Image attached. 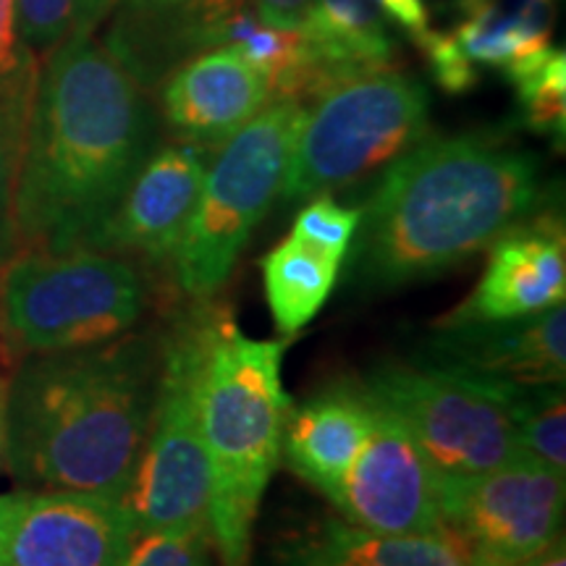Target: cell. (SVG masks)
<instances>
[{
  "mask_svg": "<svg viewBox=\"0 0 566 566\" xmlns=\"http://www.w3.org/2000/svg\"><path fill=\"white\" fill-rule=\"evenodd\" d=\"M212 541L205 525L137 533L122 566H212Z\"/></svg>",
  "mask_w": 566,
  "mask_h": 566,
  "instance_id": "484cf974",
  "label": "cell"
},
{
  "mask_svg": "<svg viewBox=\"0 0 566 566\" xmlns=\"http://www.w3.org/2000/svg\"><path fill=\"white\" fill-rule=\"evenodd\" d=\"M216 304L197 300L166 331L155 407L124 504L137 533L208 527V462L200 430V373Z\"/></svg>",
  "mask_w": 566,
  "mask_h": 566,
  "instance_id": "ba28073f",
  "label": "cell"
},
{
  "mask_svg": "<svg viewBox=\"0 0 566 566\" xmlns=\"http://www.w3.org/2000/svg\"><path fill=\"white\" fill-rule=\"evenodd\" d=\"M118 0H74V19H71L69 34L74 38H92V32L108 19Z\"/></svg>",
  "mask_w": 566,
  "mask_h": 566,
  "instance_id": "4dcf8cb0",
  "label": "cell"
},
{
  "mask_svg": "<svg viewBox=\"0 0 566 566\" xmlns=\"http://www.w3.org/2000/svg\"><path fill=\"white\" fill-rule=\"evenodd\" d=\"M363 391L407 424L441 475H478L522 454L504 405L464 375L388 363L367 375Z\"/></svg>",
  "mask_w": 566,
  "mask_h": 566,
  "instance_id": "9c48e42d",
  "label": "cell"
},
{
  "mask_svg": "<svg viewBox=\"0 0 566 566\" xmlns=\"http://www.w3.org/2000/svg\"><path fill=\"white\" fill-rule=\"evenodd\" d=\"M304 105L271 101L218 150L195 216L171 258L176 286L210 300L229 281L247 239L281 197Z\"/></svg>",
  "mask_w": 566,
  "mask_h": 566,
  "instance_id": "52a82bcc",
  "label": "cell"
},
{
  "mask_svg": "<svg viewBox=\"0 0 566 566\" xmlns=\"http://www.w3.org/2000/svg\"><path fill=\"white\" fill-rule=\"evenodd\" d=\"M415 45L422 51L424 61H428L430 76H433L443 92L464 95V92H470L478 84L480 71L464 59V53L459 51L451 32L428 30L415 40Z\"/></svg>",
  "mask_w": 566,
  "mask_h": 566,
  "instance_id": "83f0119b",
  "label": "cell"
},
{
  "mask_svg": "<svg viewBox=\"0 0 566 566\" xmlns=\"http://www.w3.org/2000/svg\"><path fill=\"white\" fill-rule=\"evenodd\" d=\"M208 166L210 153L187 142L174 139L155 147L95 250L137 258L145 268L171 265L195 216Z\"/></svg>",
  "mask_w": 566,
  "mask_h": 566,
  "instance_id": "4fadbf2b",
  "label": "cell"
},
{
  "mask_svg": "<svg viewBox=\"0 0 566 566\" xmlns=\"http://www.w3.org/2000/svg\"><path fill=\"white\" fill-rule=\"evenodd\" d=\"M441 533L467 566H516L562 537V472L520 454L478 475L438 478Z\"/></svg>",
  "mask_w": 566,
  "mask_h": 566,
  "instance_id": "30bf717a",
  "label": "cell"
},
{
  "mask_svg": "<svg viewBox=\"0 0 566 566\" xmlns=\"http://www.w3.org/2000/svg\"><path fill=\"white\" fill-rule=\"evenodd\" d=\"M438 478L407 424L373 401L370 433L334 506L370 533L443 535Z\"/></svg>",
  "mask_w": 566,
  "mask_h": 566,
  "instance_id": "7c38bea8",
  "label": "cell"
},
{
  "mask_svg": "<svg viewBox=\"0 0 566 566\" xmlns=\"http://www.w3.org/2000/svg\"><path fill=\"white\" fill-rule=\"evenodd\" d=\"M139 260L103 250H19L0 268V334L21 357L129 334L150 307Z\"/></svg>",
  "mask_w": 566,
  "mask_h": 566,
  "instance_id": "5b68a950",
  "label": "cell"
},
{
  "mask_svg": "<svg viewBox=\"0 0 566 566\" xmlns=\"http://www.w3.org/2000/svg\"><path fill=\"white\" fill-rule=\"evenodd\" d=\"M292 338L263 342L216 307L200 373V430L208 462V533L223 566H247L260 501L281 462L292 399L283 354Z\"/></svg>",
  "mask_w": 566,
  "mask_h": 566,
  "instance_id": "277c9868",
  "label": "cell"
},
{
  "mask_svg": "<svg viewBox=\"0 0 566 566\" xmlns=\"http://www.w3.org/2000/svg\"><path fill=\"white\" fill-rule=\"evenodd\" d=\"M564 296V218L556 212H533L488 247V265L478 286L438 325L514 321L562 304Z\"/></svg>",
  "mask_w": 566,
  "mask_h": 566,
  "instance_id": "9a60e30c",
  "label": "cell"
},
{
  "mask_svg": "<svg viewBox=\"0 0 566 566\" xmlns=\"http://www.w3.org/2000/svg\"><path fill=\"white\" fill-rule=\"evenodd\" d=\"M359 218H363L359 208H346L331 195H317L300 210L292 226V237L344 265L354 233L359 229Z\"/></svg>",
  "mask_w": 566,
  "mask_h": 566,
  "instance_id": "d4e9b609",
  "label": "cell"
},
{
  "mask_svg": "<svg viewBox=\"0 0 566 566\" xmlns=\"http://www.w3.org/2000/svg\"><path fill=\"white\" fill-rule=\"evenodd\" d=\"M506 80L516 87L525 124L546 134L558 147L566 137V53L564 48H543L527 59L504 69Z\"/></svg>",
  "mask_w": 566,
  "mask_h": 566,
  "instance_id": "603a6c76",
  "label": "cell"
},
{
  "mask_svg": "<svg viewBox=\"0 0 566 566\" xmlns=\"http://www.w3.org/2000/svg\"><path fill=\"white\" fill-rule=\"evenodd\" d=\"M137 522L122 499L80 491L0 495V566H122Z\"/></svg>",
  "mask_w": 566,
  "mask_h": 566,
  "instance_id": "8fae6325",
  "label": "cell"
},
{
  "mask_svg": "<svg viewBox=\"0 0 566 566\" xmlns=\"http://www.w3.org/2000/svg\"><path fill=\"white\" fill-rule=\"evenodd\" d=\"M541 200V163L506 134H430L388 166L359 210L354 275L370 289L430 279L485 252Z\"/></svg>",
  "mask_w": 566,
  "mask_h": 566,
  "instance_id": "3957f363",
  "label": "cell"
},
{
  "mask_svg": "<svg viewBox=\"0 0 566 566\" xmlns=\"http://www.w3.org/2000/svg\"><path fill=\"white\" fill-rule=\"evenodd\" d=\"M313 562L323 566H467L462 551L446 535H391L328 525Z\"/></svg>",
  "mask_w": 566,
  "mask_h": 566,
  "instance_id": "44dd1931",
  "label": "cell"
},
{
  "mask_svg": "<svg viewBox=\"0 0 566 566\" xmlns=\"http://www.w3.org/2000/svg\"><path fill=\"white\" fill-rule=\"evenodd\" d=\"M424 365L499 384H564L566 304L514 321L438 325L424 344Z\"/></svg>",
  "mask_w": 566,
  "mask_h": 566,
  "instance_id": "5bb4252c",
  "label": "cell"
},
{
  "mask_svg": "<svg viewBox=\"0 0 566 566\" xmlns=\"http://www.w3.org/2000/svg\"><path fill=\"white\" fill-rule=\"evenodd\" d=\"M430 137V97L420 80L380 69L334 84L304 105L281 197L313 200L367 179Z\"/></svg>",
  "mask_w": 566,
  "mask_h": 566,
  "instance_id": "8992f818",
  "label": "cell"
},
{
  "mask_svg": "<svg viewBox=\"0 0 566 566\" xmlns=\"http://www.w3.org/2000/svg\"><path fill=\"white\" fill-rule=\"evenodd\" d=\"M34 82L38 76L30 82L0 87V268L19 252L13 197H17L19 160L32 108Z\"/></svg>",
  "mask_w": 566,
  "mask_h": 566,
  "instance_id": "cb8c5ba5",
  "label": "cell"
},
{
  "mask_svg": "<svg viewBox=\"0 0 566 566\" xmlns=\"http://www.w3.org/2000/svg\"><path fill=\"white\" fill-rule=\"evenodd\" d=\"M516 566H566V546H564V535L556 537L548 548H543L541 554H535L527 562L516 564Z\"/></svg>",
  "mask_w": 566,
  "mask_h": 566,
  "instance_id": "1f68e13d",
  "label": "cell"
},
{
  "mask_svg": "<svg viewBox=\"0 0 566 566\" xmlns=\"http://www.w3.org/2000/svg\"><path fill=\"white\" fill-rule=\"evenodd\" d=\"M307 566H323V564H317V562H313V558H310V562H307Z\"/></svg>",
  "mask_w": 566,
  "mask_h": 566,
  "instance_id": "836d02e7",
  "label": "cell"
},
{
  "mask_svg": "<svg viewBox=\"0 0 566 566\" xmlns=\"http://www.w3.org/2000/svg\"><path fill=\"white\" fill-rule=\"evenodd\" d=\"M254 3H258L254 13L263 24L275 27V30L300 32L313 0H254Z\"/></svg>",
  "mask_w": 566,
  "mask_h": 566,
  "instance_id": "f546056e",
  "label": "cell"
},
{
  "mask_svg": "<svg viewBox=\"0 0 566 566\" xmlns=\"http://www.w3.org/2000/svg\"><path fill=\"white\" fill-rule=\"evenodd\" d=\"M38 71V55L19 40L17 0H0V87L30 82Z\"/></svg>",
  "mask_w": 566,
  "mask_h": 566,
  "instance_id": "f1b7e54d",
  "label": "cell"
},
{
  "mask_svg": "<svg viewBox=\"0 0 566 566\" xmlns=\"http://www.w3.org/2000/svg\"><path fill=\"white\" fill-rule=\"evenodd\" d=\"M373 424V401L363 386H334L292 407L283 428L281 457L336 504L354 459Z\"/></svg>",
  "mask_w": 566,
  "mask_h": 566,
  "instance_id": "ac0fdd59",
  "label": "cell"
},
{
  "mask_svg": "<svg viewBox=\"0 0 566 566\" xmlns=\"http://www.w3.org/2000/svg\"><path fill=\"white\" fill-rule=\"evenodd\" d=\"M451 32L464 59L480 69H509L551 45L556 0H457Z\"/></svg>",
  "mask_w": 566,
  "mask_h": 566,
  "instance_id": "d6986e66",
  "label": "cell"
},
{
  "mask_svg": "<svg viewBox=\"0 0 566 566\" xmlns=\"http://www.w3.org/2000/svg\"><path fill=\"white\" fill-rule=\"evenodd\" d=\"M506 409L522 454L566 475V396L564 384H499L478 380Z\"/></svg>",
  "mask_w": 566,
  "mask_h": 566,
  "instance_id": "7402d4cb",
  "label": "cell"
},
{
  "mask_svg": "<svg viewBox=\"0 0 566 566\" xmlns=\"http://www.w3.org/2000/svg\"><path fill=\"white\" fill-rule=\"evenodd\" d=\"M155 95L168 134L208 153L221 150L271 103L265 76L233 48H212L181 63Z\"/></svg>",
  "mask_w": 566,
  "mask_h": 566,
  "instance_id": "e0dca14e",
  "label": "cell"
},
{
  "mask_svg": "<svg viewBox=\"0 0 566 566\" xmlns=\"http://www.w3.org/2000/svg\"><path fill=\"white\" fill-rule=\"evenodd\" d=\"M158 145L153 97L103 45L66 34L34 82L13 197L19 250H95Z\"/></svg>",
  "mask_w": 566,
  "mask_h": 566,
  "instance_id": "6da1fadb",
  "label": "cell"
},
{
  "mask_svg": "<svg viewBox=\"0 0 566 566\" xmlns=\"http://www.w3.org/2000/svg\"><path fill=\"white\" fill-rule=\"evenodd\" d=\"M252 0H118L103 48L155 97L166 76L223 45L226 24Z\"/></svg>",
  "mask_w": 566,
  "mask_h": 566,
  "instance_id": "2e32d148",
  "label": "cell"
},
{
  "mask_svg": "<svg viewBox=\"0 0 566 566\" xmlns=\"http://www.w3.org/2000/svg\"><path fill=\"white\" fill-rule=\"evenodd\" d=\"M166 331L30 354L6 384V467L27 491L126 499L158 394Z\"/></svg>",
  "mask_w": 566,
  "mask_h": 566,
  "instance_id": "7a4b0ae2",
  "label": "cell"
},
{
  "mask_svg": "<svg viewBox=\"0 0 566 566\" xmlns=\"http://www.w3.org/2000/svg\"><path fill=\"white\" fill-rule=\"evenodd\" d=\"M74 19V0H17L19 40L45 61L66 40Z\"/></svg>",
  "mask_w": 566,
  "mask_h": 566,
  "instance_id": "4316f807",
  "label": "cell"
},
{
  "mask_svg": "<svg viewBox=\"0 0 566 566\" xmlns=\"http://www.w3.org/2000/svg\"><path fill=\"white\" fill-rule=\"evenodd\" d=\"M260 271L275 328L294 336L325 307L342 263L289 233L260 260Z\"/></svg>",
  "mask_w": 566,
  "mask_h": 566,
  "instance_id": "ffe728a7",
  "label": "cell"
},
{
  "mask_svg": "<svg viewBox=\"0 0 566 566\" xmlns=\"http://www.w3.org/2000/svg\"><path fill=\"white\" fill-rule=\"evenodd\" d=\"M6 467V384L0 380V472Z\"/></svg>",
  "mask_w": 566,
  "mask_h": 566,
  "instance_id": "d6a6232c",
  "label": "cell"
}]
</instances>
